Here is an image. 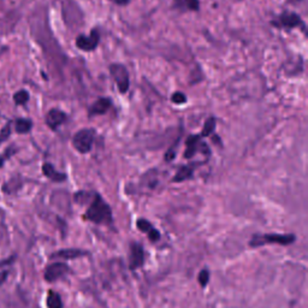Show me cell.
Instances as JSON below:
<instances>
[{
    "mask_svg": "<svg viewBox=\"0 0 308 308\" xmlns=\"http://www.w3.org/2000/svg\"><path fill=\"white\" fill-rule=\"evenodd\" d=\"M83 219L98 225H112V210H111L110 205L101 198L100 194L94 193L92 200H90L89 207L87 208L86 213H84Z\"/></svg>",
    "mask_w": 308,
    "mask_h": 308,
    "instance_id": "obj_1",
    "label": "cell"
},
{
    "mask_svg": "<svg viewBox=\"0 0 308 308\" xmlns=\"http://www.w3.org/2000/svg\"><path fill=\"white\" fill-rule=\"evenodd\" d=\"M296 236L294 234H255L249 240L250 248H258L265 244H280L290 246L295 243Z\"/></svg>",
    "mask_w": 308,
    "mask_h": 308,
    "instance_id": "obj_2",
    "label": "cell"
},
{
    "mask_svg": "<svg viewBox=\"0 0 308 308\" xmlns=\"http://www.w3.org/2000/svg\"><path fill=\"white\" fill-rule=\"evenodd\" d=\"M95 138V130L92 128H84L77 131L72 137V146L81 154L89 153L93 148Z\"/></svg>",
    "mask_w": 308,
    "mask_h": 308,
    "instance_id": "obj_3",
    "label": "cell"
},
{
    "mask_svg": "<svg viewBox=\"0 0 308 308\" xmlns=\"http://www.w3.org/2000/svg\"><path fill=\"white\" fill-rule=\"evenodd\" d=\"M205 154L206 158L211 156V150L208 148L207 143L201 140L200 135H190L186 141V152H184V158L192 159L196 154Z\"/></svg>",
    "mask_w": 308,
    "mask_h": 308,
    "instance_id": "obj_4",
    "label": "cell"
},
{
    "mask_svg": "<svg viewBox=\"0 0 308 308\" xmlns=\"http://www.w3.org/2000/svg\"><path fill=\"white\" fill-rule=\"evenodd\" d=\"M70 272V267L65 262H53L45 268L44 278L48 283H54L57 280L65 278Z\"/></svg>",
    "mask_w": 308,
    "mask_h": 308,
    "instance_id": "obj_5",
    "label": "cell"
},
{
    "mask_svg": "<svg viewBox=\"0 0 308 308\" xmlns=\"http://www.w3.org/2000/svg\"><path fill=\"white\" fill-rule=\"evenodd\" d=\"M110 72L112 75L113 80L116 81L119 92H128L129 86H130V80H129V74L125 66L122 64H112L110 66Z\"/></svg>",
    "mask_w": 308,
    "mask_h": 308,
    "instance_id": "obj_6",
    "label": "cell"
},
{
    "mask_svg": "<svg viewBox=\"0 0 308 308\" xmlns=\"http://www.w3.org/2000/svg\"><path fill=\"white\" fill-rule=\"evenodd\" d=\"M144 264V249L138 242H132L130 244V253H129V268L131 271H136L142 267Z\"/></svg>",
    "mask_w": 308,
    "mask_h": 308,
    "instance_id": "obj_7",
    "label": "cell"
},
{
    "mask_svg": "<svg viewBox=\"0 0 308 308\" xmlns=\"http://www.w3.org/2000/svg\"><path fill=\"white\" fill-rule=\"evenodd\" d=\"M136 228L141 232L146 234L147 237H148V240L152 243H157L158 241H160V238H162V235H160L158 229L154 228V226L152 225V223L148 222L147 219L138 218L136 220Z\"/></svg>",
    "mask_w": 308,
    "mask_h": 308,
    "instance_id": "obj_8",
    "label": "cell"
},
{
    "mask_svg": "<svg viewBox=\"0 0 308 308\" xmlns=\"http://www.w3.org/2000/svg\"><path fill=\"white\" fill-rule=\"evenodd\" d=\"M99 44V33L96 30H93L90 35H80L76 40V46L82 51H94Z\"/></svg>",
    "mask_w": 308,
    "mask_h": 308,
    "instance_id": "obj_9",
    "label": "cell"
},
{
    "mask_svg": "<svg viewBox=\"0 0 308 308\" xmlns=\"http://www.w3.org/2000/svg\"><path fill=\"white\" fill-rule=\"evenodd\" d=\"M89 253L87 250L78 249V248H65L60 249L58 252H54L53 254H51V259H64V260H72V259L77 258H83L87 256Z\"/></svg>",
    "mask_w": 308,
    "mask_h": 308,
    "instance_id": "obj_10",
    "label": "cell"
},
{
    "mask_svg": "<svg viewBox=\"0 0 308 308\" xmlns=\"http://www.w3.org/2000/svg\"><path fill=\"white\" fill-rule=\"evenodd\" d=\"M66 120V114L62 110L58 108H52L48 111L46 114V124L50 126L52 130H57L60 125L64 124Z\"/></svg>",
    "mask_w": 308,
    "mask_h": 308,
    "instance_id": "obj_11",
    "label": "cell"
},
{
    "mask_svg": "<svg viewBox=\"0 0 308 308\" xmlns=\"http://www.w3.org/2000/svg\"><path fill=\"white\" fill-rule=\"evenodd\" d=\"M42 174H44L45 176L48 178V180H51L52 182H56V183L65 182V181L68 180L66 174H64V172L57 171L56 168H54L51 163H45V164L42 165Z\"/></svg>",
    "mask_w": 308,
    "mask_h": 308,
    "instance_id": "obj_12",
    "label": "cell"
},
{
    "mask_svg": "<svg viewBox=\"0 0 308 308\" xmlns=\"http://www.w3.org/2000/svg\"><path fill=\"white\" fill-rule=\"evenodd\" d=\"M111 105L112 104H111L110 99H107V98L98 99V100H96L89 108V117L101 116V114H105L108 110H110Z\"/></svg>",
    "mask_w": 308,
    "mask_h": 308,
    "instance_id": "obj_13",
    "label": "cell"
},
{
    "mask_svg": "<svg viewBox=\"0 0 308 308\" xmlns=\"http://www.w3.org/2000/svg\"><path fill=\"white\" fill-rule=\"evenodd\" d=\"M194 170H195V165L193 164L181 166V168L177 170L176 175H175L174 178H172V182L181 183L184 182V181L192 180L193 176H194Z\"/></svg>",
    "mask_w": 308,
    "mask_h": 308,
    "instance_id": "obj_14",
    "label": "cell"
},
{
    "mask_svg": "<svg viewBox=\"0 0 308 308\" xmlns=\"http://www.w3.org/2000/svg\"><path fill=\"white\" fill-rule=\"evenodd\" d=\"M22 186H23V181L21 180V177L18 176L12 177L8 181V182L3 184V192L8 195H14L16 194L18 190L22 188Z\"/></svg>",
    "mask_w": 308,
    "mask_h": 308,
    "instance_id": "obj_15",
    "label": "cell"
},
{
    "mask_svg": "<svg viewBox=\"0 0 308 308\" xmlns=\"http://www.w3.org/2000/svg\"><path fill=\"white\" fill-rule=\"evenodd\" d=\"M301 24V18L295 14H284L279 17L277 26L285 27V28H294Z\"/></svg>",
    "mask_w": 308,
    "mask_h": 308,
    "instance_id": "obj_16",
    "label": "cell"
},
{
    "mask_svg": "<svg viewBox=\"0 0 308 308\" xmlns=\"http://www.w3.org/2000/svg\"><path fill=\"white\" fill-rule=\"evenodd\" d=\"M33 128V122L27 118H18L15 122V130L18 134H28Z\"/></svg>",
    "mask_w": 308,
    "mask_h": 308,
    "instance_id": "obj_17",
    "label": "cell"
},
{
    "mask_svg": "<svg viewBox=\"0 0 308 308\" xmlns=\"http://www.w3.org/2000/svg\"><path fill=\"white\" fill-rule=\"evenodd\" d=\"M47 308H63V301L57 291L50 290L47 294Z\"/></svg>",
    "mask_w": 308,
    "mask_h": 308,
    "instance_id": "obj_18",
    "label": "cell"
},
{
    "mask_svg": "<svg viewBox=\"0 0 308 308\" xmlns=\"http://www.w3.org/2000/svg\"><path fill=\"white\" fill-rule=\"evenodd\" d=\"M214 130H216V118H213V117H210V118H208L206 122H205L200 136L201 137H208L210 135L213 134Z\"/></svg>",
    "mask_w": 308,
    "mask_h": 308,
    "instance_id": "obj_19",
    "label": "cell"
},
{
    "mask_svg": "<svg viewBox=\"0 0 308 308\" xmlns=\"http://www.w3.org/2000/svg\"><path fill=\"white\" fill-rule=\"evenodd\" d=\"M0 240H4L5 244L9 243V234L5 225V213L0 210Z\"/></svg>",
    "mask_w": 308,
    "mask_h": 308,
    "instance_id": "obj_20",
    "label": "cell"
},
{
    "mask_svg": "<svg viewBox=\"0 0 308 308\" xmlns=\"http://www.w3.org/2000/svg\"><path fill=\"white\" fill-rule=\"evenodd\" d=\"M14 100L16 102V105H26L29 100V93L27 90H18L17 93H15Z\"/></svg>",
    "mask_w": 308,
    "mask_h": 308,
    "instance_id": "obj_21",
    "label": "cell"
},
{
    "mask_svg": "<svg viewBox=\"0 0 308 308\" xmlns=\"http://www.w3.org/2000/svg\"><path fill=\"white\" fill-rule=\"evenodd\" d=\"M210 271L207 270V268H202V270L199 272L198 276V280H199V284L201 285V288H205L208 284V282H210Z\"/></svg>",
    "mask_w": 308,
    "mask_h": 308,
    "instance_id": "obj_22",
    "label": "cell"
},
{
    "mask_svg": "<svg viewBox=\"0 0 308 308\" xmlns=\"http://www.w3.org/2000/svg\"><path fill=\"white\" fill-rule=\"evenodd\" d=\"M178 143H180V140H177V141H176V143L172 144L170 148L166 150V153H165V160H166V162H168V163L172 162V160L176 158Z\"/></svg>",
    "mask_w": 308,
    "mask_h": 308,
    "instance_id": "obj_23",
    "label": "cell"
},
{
    "mask_svg": "<svg viewBox=\"0 0 308 308\" xmlns=\"http://www.w3.org/2000/svg\"><path fill=\"white\" fill-rule=\"evenodd\" d=\"M15 153H16V147H14V146L9 147V148L6 149L5 152L2 154V156H0V168H3V165L5 164L6 160L10 158L12 154H15Z\"/></svg>",
    "mask_w": 308,
    "mask_h": 308,
    "instance_id": "obj_24",
    "label": "cell"
},
{
    "mask_svg": "<svg viewBox=\"0 0 308 308\" xmlns=\"http://www.w3.org/2000/svg\"><path fill=\"white\" fill-rule=\"evenodd\" d=\"M171 101L174 102V104H176V105L186 104V102H187V96H186V94H183V93L176 92V93H174V94H172Z\"/></svg>",
    "mask_w": 308,
    "mask_h": 308,
    "instance_id": "obj_25",
    "label": "cell"
},
{
    "mask_svg": "<svg viewBox=\"0 0 308 308\" xmlns=\"http://www.w3.org/2000/svg\"><path fill=\"white\" fill-rule=\"evenodd\" d=\"M15 260H16V255H11L10 258L4 259V260H0V273H2V271L5 270V267L12 265V262H14Z\"/></svg>",
    "mask_w": 308,
    "mask_h": 308,
    "instance_id": "obj_26",
    "label": "cell"
},
{
    "mask_svg": "<svg viewBox=\"0 0 308 308\" xmlns=\"http://www.w3.org/2000/svg\"><path fill=\"white\" fill-rule=\"evenodd\" d=\"M10 134H11V126L10 124H8L2 129V131H0V143L4 142L6 138L10 136Z\"/></svg>",
    "mask_w": 308,
    "mask_h": 308,
    "instance_id": "obj_27",
    "label": "cell"
},
{
    "mask_svg": "<svg viewBox=\"0 0 308 308\" xmlns=\"http://www.w3.org/2000/svg\"><path fill=\"white\" fill-rule=\"evenodd\" d=\"M184 4L187 5V8H189L190 10H198L199 9V0H183Z\"/></svg>",
    "mask_w": 308,
    "mask_h": 308,
    "instance_id": "obj_28",
    "label": "cell"
},
{
    "mask_svg": "<svg viewBox=\"0 0 308 308\" xmlns=\"http://www.w3.org/2000/svg\"><path fill=\"white\" fill-rule=\"evenodd\" d=\"M8 276H9V271L8 270L2 271V273H0V285H2L3 283L5 282L6 278H8Z\"/></svg>",
    "mask_w": 308,
    "mask_h": 308,
    "instance_id": "obj_29",
    "label": "cell"
}]
</instances>
